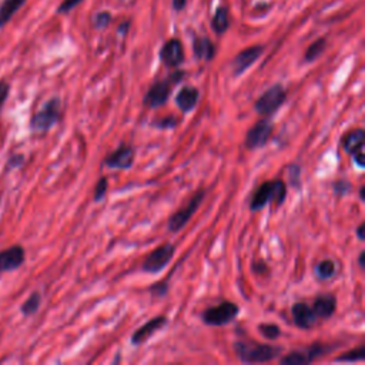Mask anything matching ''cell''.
<instances>
[{
    "instance_id": "1",
    "label": "cell",
    "mask_w": 365,
    "mask_h": 365,
    "mask_svg": "<svg viewBox=\"0 0 365 365\" xmlns=\"http://www.w3.org/2000/svg\"><path fill=\"white\" fill-rule=\"evenodd\" d=\"M285 197H287V187L284 181L281 180L265 181L254 192L250 202V210L258 211L264 208L268 202H272L274 205L278 207L285 201Z\"/></svg>"
},
{
    "instance_id": "2",
    "label": "cell",
    "mask_w": 365,
    "mask_h": 365,
    "mask_svg": "<svg viewBox=\"0 0 365 365\" xmlns=\"http://www.w3.org/2000/svg\"><path fill=\"white\" fill-rule=\"evenodd\" d=\"M234 351L237 356L247 364H262V362H269L272 361L281 349L274 345L268 344H254V342H244V341H237L234 344Z\"/></svg>"
},
{
    "instance_id": "3",
    "label": "cell",
    "mask_w": 365,
    "mask_h": 365,
    "mask_svg": "<svg viewBox=\"0 0 365 365\" xmlns=\"http://www.w3.org/2000/svg\"><path fill=\"white\" fill-rule=\"evenodd\" d=\"M61 113V103L58 97H51L47 100L43 107L33 114L30 118V128L33 131L46 133L48 131L60 118Z\"/></svg>"
},
{
    "instance_id": "4",
    "label": "cell",
    "mask_w": 365,
    "mask_h": 365,
    "mask_svg": "<svg viewBox=\"0 0 365 365\" xmlns=\"http://www.w3.org/2000/svg\"><path fill=\"white\" fill-rule=\"evenodd\" d=\"M181 77H182V73H181V71H177V73L171 74L170 77L154 83V84L147 90V93H145V96H144V98H143V103H144L147 107H150V108H155V107L163 106V104L168 100L171 87H173L177 81H180Z\"/></svg>"
},
{
    "instance_id": "5",
    "label": "cell",
    "mask_w": 365,
    "mask_h": 365,
    "mask_svg": "<svg viewBox=\"0 0 365 365\" xmlns=\"http://www.w3.org/2000/svg\"><path fill=\"white\" fill-rule=\"evenodd\" d=\"M287 93L281 84L271 86L265 93H262L255 101V110L264 117L272 115L285 101Z\"/></svg>"
},
{
    "instance_id": "6",
    "label": "cell",
    "mask_w": 365,
    "mask_h": 365,
    "mask_svg": "<svg viewBox=\"0 0 365 365\" xmlns=\"http://www.w3.org/2000/svg\"><path fill=\"white\" fill-rule=\"evenodd\" d=\"M240 312V308L235 302L231 301H222L218 305L210 307L208 309H205L201 315L202 321L207 325H212V327H221L225 325L228 322H231Z\"/></svg>"
},
{
    "instance_id": "7",
    "label": "cell",
    "mask_w": 365,
    "mask_h": 365,
    "mask_svg": "<svg viewBox=\"0 0 365 365\" xmlns=\"http://www.w3.org/2000/svg\"><path fill=\"white\" fill-rule=\"evenodd\" d=\"M174 252H175V247L173 244H163V245L157 247L144 259L143 271H145L148 274L161 272L168 265L171 258L174 257Z\"/></svg>"
},
{
    "instance_id": "8",
    "label": "cell",
    "mask_w": 365,
    "mask_h": 365,
    "mask_svg": "<svg viewBox=\"0 0 365 365\" xmlns=\"http://www.w3.org/2000/svg\"><path fill=\"white\" fill-rule=\"evenodd\" d=\"M204 197H205V191H204V190L197 191V192L192 195V198L188 201L187 205H184L182 208H180L177 212H174V214L170 217V220H168V222H167V228H168L170 231H173V232L180 231V230L190 221V218L192 217V214L197 211V208L200 207V204H201V201L204 200Z\"/></svg>"
},
{
    "instance_id": "9",
    "label": "cell",
    "mask_w": 365,
    "mask_h": 365,
    "mask_svg": "<svg viewBox=\"0 0 365 365\" xmlns=\"http://www.w3.org/2000/svg\"><path fill=\"white\" fill-rule=\"evenodd\" d=\"M272 133V124L268 120L257 121L245 135V147L250 150H257L267 144Z\"/></svg>"
},
{
    "instance_id": "10",
    "label": "cell",
    "mask_w": 365,
    "mask_h": 365,
    "mask_svg": "<svg viewBox=\"0 0 365 365\" xmlns=\"http://www.w3.org/2000/svg\"><path fill=\"white\" fill-rule=\"evenodd\" d=\"M26 259V251L20 244H14L0 251V274L10 272L23 265Z\"/></svg>"
},
{
    "instance_id": "11",
    "label": "cell",
    "mask_w": 365,
    "mask_h": 365,
    "mask_svg": "<svg viewBox=\"0 0 365 365\" xmlns=\"http://www.w3.org/2000/svg\"><path fill=\"white\" fill-rule=\"evenodd\" d=\"M325 351H327V348H324L319 344H315L305 351H291L289 354L282 356L279 359V362L282 365H304V364L312 362L315 358L322 355Z\"/></svg>"
},
{
    "instance_id": "12",
    "label": "cell",
    "mask_w": 365,
    "mask_h": 365,
    "mask_svg": "<svg viewBox=\"0 0 365 365\" xmlns=\"http://www.w3.org/2000/svg\"><path fill=\"white\" fill-rule=\"evenodd\" d=\"M262 46H251L242 51H240L234 60H232V73L234 76H240L242 74L248 67H251L262 54Z\"/></svg>"
},
{
    "instance_id": "13",
    "label": "cell",
    "mask_w": 365,
    "mask_h": 365,
    "mask_svg": "<svg viewBox=\"0 0 365 365\" xmlns=\"http://www.w3.org/2000/svg\"><path fill=\"white\" fill-rule=\"evenodd\" d=\"M134 161V151L128 145H121L118 150L113 151L104 158V165L110 168H117V170H125L133 165Z\"/></svg>"
},
{
    "instance_id": "14",
    "label": "cell",
    "mask_w": 365,
    "mask_h": 365,
    "mask_svg": "<svg viewBox=\"0 0 365 365\" xmlns=\"http://www.w3.org/2000/svg\"><path fill=\"white\" fill-rule=\"evenodd\" d=\"M291 314L295 325L301 329L312 328L318 319L312 308L305 302H295L291 308Z\"/></svg>"
},
{
    "instance_id": "15",
    "label": "cell",
    "mask_w": 365,
    "mask_h": 365,
    "mask_svg": "<svg viewBox=\"0 0 365 365\" xmlns=\"http://www.w3.org/2000/svg\"><path fill=\"white\" fill-rule=\"evenodd\" d=\"M160 58L168 67L180 66L184 60V50H182L180 40H177V38L168 40L160 50Z\"/></svg>"
},
{
    "instance_id": "16",
    "label": "cell",
    "mask_w": 365,
    "mask_h": 365,
    "mask_svg": "<svg viewBox=\"0 0 365 365\" xmlns=\"http://www.w3.org/2000/svg\"><path fill=\"white\" fill-rule=\"evenodd\" d=\"M167 322V318L160 315V317H154L153 319H150L148 322H145L143 327H140L133 335H131V344L133 345H140L143 344L145 339H148L155 331L161 329Z\"/></svg>"
},
{
    "instance_id": "17",
    "label": "cell",
    "mask_w": 365,
    "mask_h": 365,
    "mask_svg": "<svg viewBox=\"0 0 365 365\" xmlns=\"http://www.w3.org/2000/svg\"><path fill=\"white\" fill-rule=\"evenodd\" d=\"M312 311L315 312L317 318L319 319H328L329 317L334 315L335 312V308H336V299L334 295L331 294H322V295H318L315 299H314V304H312Z\"/></svg>"
},
{
    "instance_id": "18",
    "label": "cell",
    "mask_w": 365,
    "mask_h": 365,
    "mask_svg": "<svg viewBox=\"0 0 365 365\" xmlns=\"http://www.w3.org/2000/svg\"><path fill=\"white\" fill-rule=\"evenodd\" d=\"M200 98V93L192 86H184L175 96V103L182 113L191 111Z\"/></svg>"
},
{
    "instance_id": "19",
    "label": "cell",
    "mask_w": 365,
    "mask_h": 365,
    "mask_svg": "<svg viewBox=\"0 0 365 365\" xmlns=\"http://www.w3.org/2000/svg\"><path fill=\"white\" fill-rule=\"evenodd\" d=\"M364 140H365V131L362 128H355L344 135L342 147L346 153L352 154V153L364 148Z\"/></svg>"
},
{
    "instance_id": "20",
    "label": "cell",
    "mask_w": 365,
    "mask_h": 365,
    "mask_svg": "<svg viewBox=\"0 0 365 365\" xmlns=\"http://www.w3.org/2000/svg\"><path fill=\"white\" fill-rule=\"evenodd\" d=\"M192 50L197 58L200 60H211L215 56V47L212 41L207 37H197L192 43Z\"/></svg>"
},
{
    "instance_id": "21",
    "label": "cell",
    "mask_w": 365,
    "mask_h": 365,
    "mask_svg": "<svg viewBox=\"0 0 365 365\" xmlns=\"http://www.w3.org/2000/svg\"><path fill=\"white\" fill-rule=\"evenodd\" d=\"M26 3V0H4L0 6V29L4 27L14 13Z\"/></svg>"
},
{
    "instance_id": "22",
    "label": "cell",
    "mask_w": 365,
    "mask_h": 365,
    "mask_svg": "<svg viewBox=\"0 0 365 365\" xmlns=\"http://www.w3.org/2000/svg\"><path fill=\"white\" fill-rule=\"evenodd\" d=\"M211 27L217 34H222L228 29V10L227 7L221 6L215 10L214 17L211 20Z\"/></svg>"
},
{
    "instance_id": "23",
    "label": "cell",
    "mask_w": 365,
    "mask_h": 365,
    "mask_svg": "<svg viewBox=\"0 0 365 365\" xmlns=\"http://www.w3.org/2000/svg\"><path fill=\"white\" fill-rule=\"evenodd\" d=\"M314 272H315L317 278H319V279H329L335 275L336 265L332 259H322L315 265Z\"/></svg>"
},
{
    "instance_id": "24",
    "label": "cell",
    "mask_w": 365,
    "mask_h": 365,
    "mask_svg": "<svg viewBox=\"0 0 365 365\" xmlns=\"http://www.w3.org/2000/svg\"><path fill=\"white\" fill-rule=\"evenodd\" d=\"M40 304H41V294L34 291L30 294V297L21 304L20 307V311L24 317H30L33 314H36L40 308Z\"/></svg>"
},
{
    "instance_id": "25",
    "label": "cell",
    "mask_w": 365,
    "mask_h": 365,
    "mask_svg": "<svg viewBox=\"0 0 365 365\" xmlns=\"http://www.w3.org/2000/svg\"><path fill=\"white\" fill-rule=\"evenodd\" d=\"M325 46H327V41L325 38H318L315 40L305 51V60L307 61H314L315 58L319 57V54L325 50Z\"/></svg>"
},
{
    "instance_id": "26",
    "label": "cell",
    "mask_w": 365,
    "mask_h": 365,
    "mask_svg": "<svg viewBox=\"0 0 365 365\" xmlns=\"http://www.w3.org/2000/svg\"><path fill=\"white\" fill-rule=\"evenodd\" d=\"M364 356H365V348L361 345V346H358L355 349H351V351L345 352L344 355L338 356L336 361L338 362H341V361L342 362H356V361H362Z\"/></svg>"
},
{
    "instance_id": "27",
    "label": "cell",
    "mask_w": 365,
    "mask_h": 365,
    "mask_svg": "<svg viewBox=\"0 0 365 365\" xmlns=\"http://www.w3.org/2000/svg\"><path fill=\"white\" fill-rule=\"evenodd\" d=\"M258 329L269 341L277 339L281 335V329L275 324H261V325H258Z\"/></svg>"
},
{
    "instance_id": "28",
    "label": "cell",
    "mask_w": 365,
    "mask_h": 365,
    "mask_svg": "<svg viewBox=\"0 0 365 365\" xmlns=\"http://www.w3.org/2000/svg\"><path fill=\"white\" fill-rule=\"evenodd\" d=\"M106 191H107V178L103 177L98 180V182L96 184L94 187V195H93V200L97 202V201H101L106 195Z\"/></svg>"
},
{
    "instance_id": "29",
    "label": "cell",
    "mask_w": 365,
    "mask_h": 365,
    "mask_svg": "<svg viewBox=\"0 0 365 365\" xmlns=\"http://www.w3.org/2000/svg\"><path fill=\"white\" fill-rule=\"evenodd\" d=\"M110 21H111V14L108 11H101V13L94 16V21L93 23H94V27L104 29V27H107L110 24Z\"/></svg>"
},
{
    "instance_id": "30",
    "label": "cell",
    "mask_w": 365,
    "mask_h": 365,
    "mask_svg": "<svg viewBox=\"0 0 365 365\" xmlns=\"http://www.w3.org/2000/svg\"><path fill=\"white\" fill-rule=\"evenodd\" d=\"M23 163H24V155H23V154H13V155L9 157L4 170H6V171H10V170H13V168H19V167L23 165Z\"/></svg>"
},
{
    "instance_id": "31",
    "label": "cell",
    "mask_w": 365,
    "mask_h": 365,
    "mask_svg": "<svg viewBox=\"0 0 365 365\" xmlns=\"http://www.w3.org/2000/svg\"><path fill=\"white\" fill-rule=\"evenodd\" d=\"M10 94V84L6 80H0V108L6 103Z\"/></svg>"
},
{
    "instance_id": "32",
    "label": "cell",
    "mask_w": 365,
    "mask_h": 365,
    "mask_svg": "<svg viewBox=\"0 0 365 365\" xmlns=\"http://www.w3.org/2000/svg\"><path fill=\"white\" fill-rule=\"evenodd\" d=\"M351 188V184L348 181H336L334 184V190L338 195H345Z\"/></svg>"
},
{
    "instance_id": "33",
    "label": "cell",
    "mask_w": 365,
    "mask_h": 365,
    "mask_svg": "<svg viewBox=\"0 0 365 365\" xmlns=\"http://www.w3.org/2000/svg\"><path fill=\"white\" fill-rule=\"evenodd\" d=\"M80 1H83V0H64L61 4H60V7H58V13H67V11H70L71 9H74Z\"/></svg>"
},
{
    "instance_id": "34",
    "label": "cell",
    "mask_w": 365,
    "mask_h": 365,
    "mask_svg": "<svg viewBox=\"0 0 365 365\" xmlns=\"http://www.w3.org/2000/svg\"><path fill=\"white\" fill-rule=\"evenodd\" d=\"M167 285H165V282H157V284H154L151 288H150V292L153 294V295H155V297H163L165 292H167Z\"/></svg>"
},
{
    "instance_id": "35",
    "label": "cell",
    "mask_w": 365,
    "mask_h": 365,
    "mask_svg": "<svg viewBox=\"0 0 365 365\" xmlns=\"http://www.w3.org/2000/svg\"><path fill=\"white\" fill-rule=\"evenodd\" d=\"M352 158H354V161L358 164V167H364L365 165V158H364V148H361V150H358V151H355V153H352Z\"/></svg>"
},
{
    "instance_id": "36",
    "label": "cell",
    "mask_w": 365,
    "mask_h": 365,
    "mask_svg": "<svg viewBox=\"0 0 365 365\" xmlns=\"http://www.w3.org/2000/svg\"><path fill=\"white\" fill-rule=\"evenodd\" d=\"M154 124H157V127H174L177 124V120L173 118V117H168L165 120H160V121H155Z\"/></svg>"
},
{
    "instance_id": "37",
    "label": "cell",
    "mask_w": 365,
    "mask_h": 365,
    "mask_svg": "<svg viewBox=\"0 0 365 365\" xmlns=\"http://www.w3.org/2000/svg\"><path fill=\"white\" fill-rule=\"evenodd\" d=\"M356 235L359 238V241H364L365 240V224H359L358 228H356Z\"/></svg>"
},
{
    "instance_id": "38",
    "label": "cell",
    "mask_w": 365,
    "mask_h": 365,
    "mask_svg": "<svg viewBox=\"0 0 365 365\" xmlns=\"http://www.w3.org/2000/svg\"><path fill=\"white\" fill-rule=\"evenodd\" d=\"M185 3L187 0H173V7L175 10H182L185 7Z\"/></svg>"
},
{
    "instance_id": "39",
    "label": "cell",
    "mask_w": 365,
    "mask_h": 365,
    "mask_svg": "<svg viewBox=\"0 0 365 365\" xmlns=\"http://www.w3.org/2000/svg\"><path fill=\"white\" fill-rule=\"evenodd\" d=\"M128 24H130L128 21L121 23V24H120V27H118V31H120V33H123V34H124V33H127V27H128Z\"/></svg>"
},
{
    "instance_id": "40",
    "label": "cell",
    "mask_w": 365,
    "mask_h": 365,
    "mask_svg": "<svg viewBox=\"0 0 365 365\" xmlns=\"http://www.w3.org/2000/svg\"><path fill=\"white\" fill-rule=\"evenodd\" d=\"M364 257H365V251H361L359 258H358V264H359L361 268H364Z\"/></svg>"
},
{
    "instance_id": "41",
    "label": "cell",
    "mask_w": 365,
    "mask_h": 365,
    "mask_svg": "<svg viewBox=\"0 0 365 365\" xmlns=\"http://www.w3.org/2000/svg\"><path fill=\"white\" fill-rule=\"evenodd\" d=\"M359 198L364 201V198H365V187L362 185L361 187V190H359Z\"/></svg>"
}]
</instances>
